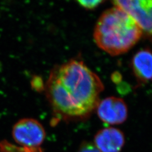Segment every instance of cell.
<instances>
[{
  "instance_id": "cell-1",
  "label": "cell",
  "mask_w": 152,
  "mask_h": 152,
  "mask_svg": "<svg viewBox=\"0 0 152 152\" xmlns=\"http://www.w3.org/2000/svg\"><path fill=\"white\" fill-rule=\"evenodd\" d=\"M104 88L100 77L83 60L72 59L51 69L45 91L56 117L80 120L96 109Z\"/></svg>"
},
{
  "instance_id": "cell-2",
  "label": "cell",
  "mask_w": 152,
  "mask_h": 152,
  "mask_svg": "<svg viewBox=\"0 0 152 152\" xmlns=\"http://www.w3.org/2000/svg\"><path fill=\"white\" fill-rule=\"evenodd\" d=\"M142 36L140 29L132 18L117 6L101 14L93 33L98 48L112 56L127 52Z\"/></svg>"
},
{
  "instance_id": "cell-3",
  "label": "cell",
  "mask_w": 152,
  "mask_h": 152,
  "mask_svg": "<svg viewBox=\"0 0 152 152\" xmlns=\"http://www.w3.org/2000/svg\"><path fill=\"white\" fill-rule=\"evenodd\" d=\"M113 3L132 18L142 35L152 39V0H118Z\"/></svg>"
},
{
  "instance_id": "cell-4",
  "label": "cell",
  "mask_w": 152,
  "mask_h": 152,
  "mask_svg": "<svg viewBox=\"0 0 152 152\" xmlns=\"http://www.w3.org/2000/svg\"><path fill=\"white\" fill-rule=\"evenodd\" d=\"M12 135L21 147L39 148L44 142L46 132L43 126L33 118H23L13 126Z\"/></svg>"
},
{
  "instance_id": "cell-5",
  "label": "cell",
  "mask_w": 152,
  "mask_h": 152,
  "mask_svg": "<svg viewBox=\"0 0 152 152\" xmlns=\"http://www.w3.org/2000/svg\"><path fill=\"white\" fill-rule=\"evenodd\" d=\"M100 120L109 125H118L127 118V107L122 99L110 96L100 100L96 107Z\"/></svg>"
},
{
  "instance_id": "cell-6",
  "label": "cell",
  "mask_w": 152,
  "mask_h": 152,
  "mask_svg": "<svg viewBox=\"0 0 152 152\" xmlns=\"http://www.w3.org/2000/svg\"><path fill=\"white\" fill-rule=\"evenodd\" d=\"M94 143L100 152H120L125 144V136L119 129L107 127L96 133Z\"/></svg>"
},
{
  "instance_id": "cell-7",
  "label": "cell",
  "mask_w": 152,
  "mask_h": 152,
  "mask_svg": "<svg viewBox=\"0 0 152 152\" xmlns=\"http://www.w3.org/2000/svg\"><path fill=\"white\" fill-rule=\"evenodd\" d=\"M132 68L137 81L147 83L152 81V51L141 49L134 56Z\"/></svg>"
},
{
  "instance_id": "cell-8",
  "label": "cell",
  "mask_w": 152,
  "mask_h": 152,
  "mask_svg": "<svg viewBox=\"0 0 152 152\" xmlns=\"http://www.w3.org/2000/svg\"><path fill=\"white\" fill-rule=\"evenodd\" d=\"M1 152H43L39 148H27L18 147L6 140L0 142Z\"/></svg>"
},
{
  "instance_id": "cell-9",
  "label": "cell",
  "mask_w": 152,
  "mask_h": 152,
  "mask_svg": "<svg viewBox=\"0 0 152 152\" xmlns=\"http://www.w3.org/2000/svg\"><path fill=\"white\" fill-rule=\"evenodd\" d=\"M77 2L80 6L85 9L92 10L96 8L98 6L100 5L102 3L104 2L103 1H78Z\"/></svg>"
},
{
  "instance_id": "cell-10",
  "label": "cell",
  "mask_w": 152,
  "mask_h": 152,
  "mask_svg": "<svg viewBox=\"0 0 152 152\" xmlns=\"http://www.w3.org/2000/svg\"><path fill=\"white\" fill-rule=\"evenodd\" d=\"M78 152H100L95 145L90 143H86L82 145Z\"/></svg>"
}]
</instances>
